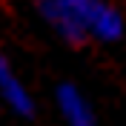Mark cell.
Wrapping results in <instances>:
<instances>
[{
    "instance_id": "1",
    "label": "cell",
    "mask_w": 126,
    "mask_h": 126,
    "mask_svg": "<svg viewBox=\"0 0 126 126\" xmlns=\"http://www.w3.org/2000/svg\"><path fill=\"white\" fill-rule=\"evenodd\" d=\"M43 23L69 46L118 43L126 34V17L112 0H34Z\"/></svg>"
},
{
    "instance_id": "2",
    "label": "cell",
    "mask_w": 126,
    "mask_h": 126,
    "mask_svg": "<svg viewBox=\"0 0 126 126\" xmlns=\"http://www.w3.org/2000/svg\"><path fill=\"white\" fill-rule=\"evenodd\" d=\"M0 103L9 106L12 115L23 120H34L37 118V103H34V94L29 92L20 75H17L15 63L6 52H0Z\"/></svg>"
},
{
    "instance_id": "3",
    "label": "cell",
    "mask_w": 126,
    "mask_h": 126,
    "mask_svg": "<svg viewBox=\"0 0 126 126\" xmlns=\"http://www.w3.org/2000/svg\"><path fill=\"white\" fill-rule=\"evenodd\" d=\"M55 103H57V112H60V120L66 126H100L94 106L69 80H63V83L55 86Z\"/></svg>"
}]
</instances>
